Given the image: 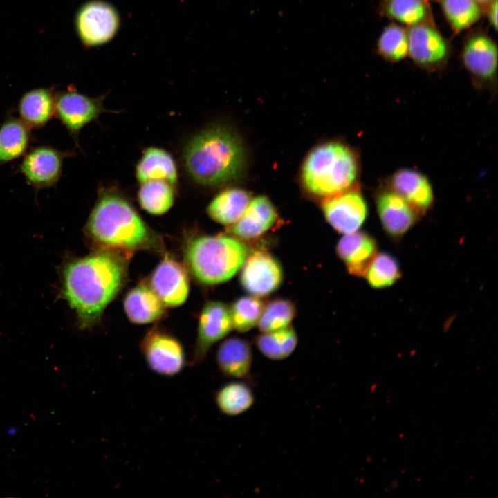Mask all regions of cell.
<instances>
[{
	"label": "cell",
	"instance_id": "27",
	"mask_svg": "<svg viewBox=\"0 0 498 498\" xmlns=\"http://www.w3.org/2000/svg\"><path fill=\"white\" fill-rule=\"evenodd\" d=\"M250 200V194L244 190L227 189L213 199L207 212L215 221L230 226L241 217Z\"/></svg>",
	"mask_w": 498,
	"mask_h": 498
},
{
	"label": "cell",
	"instance_id": "30",
	"mask_svg": "<svg viewBox=\"0 0 498 498\" xmlns=\"http://www.w3.org/2000/svg\"><path fill=\"white\" fill-rule=\"evenodd\" d=\"M172 186L160 180L142 183L138 194L142 208L154 215H161L167 212L174 200Z\"/></svg>",
	"mask_w": 498,
	"mask_h": 498
},
{
	"label": "cell",
	"instance_id": "1",
	"mask_svg": "<svg viewBox=\"0 0 498 498\" xmlns=\"http://www.w3.org/2000/svg\"><path fill=\"white\" fill-rule=\"evenodd\" d=\"M125 275L122 257L107 250L67 264L63 274L64 294L82 328L99 320L123 286Z\"/></svg>",
	"mask_w": 498,
	"mask_h": 498
},
{
	"label": "cell",
	"instance_id": "8",
	"mask_svg": "<svg viewBox=\"0 0 498 498\" xmlns=\"http://www.w3.org/2000/svg\"><path fill=\"white\" fill-rule=\"evenodd\" d=\"M407 32L408 55L416 66L427 72L441 71L446 67L452 47L435 23L407 27Z\"/></svg>",
	"mask_w": 498,
	"mask_h": 498
},
{
	"label": "cell",
	"instance_id": "12",
	"mask_svg": "<svg viewBox=\"0 0 498 498\" xmlns=\"http://www.w3.org/2000/svg\"><path fill=\"white\" fill-rule=\"evenodd\" d=\"M141 351L151 370L163 376L179 374L185 365L180 342L157 329L150 330L141 342Z\"/></svg>",
	"mask_w": 498,
	"mask_h": 498
},
{
	"label": "cell",
	"instance_id": "17",
	"mask_svg": "<svg viewBox=\"0 0 498 498\" xmlns=\"http://www.w3.org/2000/svg\"><path fill=\"white\" fill-rule=\"evenodd\" d=\"M386 186L404 199L420 215L425 214L433 204L432 185L425 175L416 169L397 170L388 178Z\"/></svg>",
	"mask_w": 498,
	"mask_h": 498
},
{
	"label": "cell",
	"instance_id": "25",
	"mask_svg": "<svg viewBox=\"0 0 498 498\" xmlns=\"http://www.w3.org/2000/svg\"><path fill=\"white\" fill-rule=\"evenodd\" d=\"M381 15L407 27L434 23L431 8L426 0H381Z\"/></svg>",
	"mask_w": 498,
	"mask_h": 498
},
{
	"label": "cell",
	"instance_id": "7",
	"mask_svg": "<svg viewBox=\"0 0 498 498\" xmlns=\"http://www.w3.org/2000/svg\"><path fill=\"white\" fill-rule=\"evenodd\" d=\"M121 19L116 8L103 0H89L77 10L75 26L82 44L96 47L111 42L118 33Z\"/></svg>",
	"mask_w": 498,
	"mask_h": 498
},
{
	"label": "cell",
	"instance_id": "20",
	"mask_svg": "<svg viewBox=\"0 0 498 498\" xmlns=\"http://www.w3.org/2000/svg\"><path fill=\"white\" fill-rule=\"evenodd\" d=\"M336 250L351 275L364 277L377 255V243L369 234L356 231L345 234L338 241Z\"/></svg>",
	"mask_w": 498,
	"mask_h": 498
},
{
	"label": "cell",
	"instance_id": "33",
	"mask_svg": "<svg viewBox=\"0 0 498 498\" xmlns=\"http://www.w3.org/2000/svg\"><path fill=\"white\" fill-rule=\"evenodd\" d=\"M264 302L255 295L244 296L234 302L230 309L233 329L246 332L257 325Z\"/></svg>",
	"mask_w": 498,
	"mask_h": 498
},
{
	"label": "cell",
	"instance_id": "9",
	"mask_svg": "<svg viewBox=\"0 0 498 498\" xmlns=\"http://www.w3.org/2000/svg\"><path fill=\"white\" fill-rule=\"evenodd\" d=\"M72 151H63L48 145L31 147L22 157L18 170L35 190L54 187L59 181L64 160Z\"/></svg>",
	"mask_w": 498,
	"mask_h": 498
},
{
	"label": "cell",
	"instance_id": "37",
	"mask_svg": "<svg viewBox=\"0 0 498 498\" xmlns=\"http://www.w3.org/2000/svg\"><path fill=\"white\" fill-rule=\"evenodd\" d=\"M426 1H430V0H426Z\"/></svg>",
	"mask_w": 498,
	"mask_h": 498
},
{
	"label": "cell",
	"instance_id": "23",
	"mask_svg": "<svg viewBox=\"0 0 498 498\" xmlns=\"http://www.w3.org/2000/svg\"><path fill=\"white\" fill-rule=\"evenodd\" d=\"M124 311L136 324H147L159 320L164 314V304L151 287L140 284L127 295Z\"/></svg>",
	"mask_w": 498,
	"mask_h": 498
},
{
	"label": "cell",
	"instance_id": "24",
	"mask_svg": "<svg viewBox=\"0 0 498 498\" xmlns=\"http://www.w3.org/2000/svg\"><path fill=\"white\" fill-rule=\"evenodd\" d=\"M138 181L142 183L152 180L176 184L178 172L174 160L167 151L158 147L146 149L136 169Z\"/></svg>",
	"mask_w": 498,
	"mask_h": 498
},
{
	"label": "cell",
	"instance_id": "13",
	"mask_svg": "<svg viewBox=\"0 0 498 498\" xmlns=\"http://www.w3.org/2000/svg\"><path fill=\"white\" fill-rule=\"evenodd\" d=\"M233 329L230 308L220 302L207 303L200 314L192 365L201 363L210 349Z\"/></svg>",
	"mask_w": 498,
	"mask_h": 498
},
{
	"label": "cell",
	"instance_id": "34",
	"mask_svg": "<svg viewBox=\"0 0 498 498\" xmlns=\"http://www.w3.org/2000/svg\"><path fill=\"white\" fill-rule=\"evenodd\" d=\"M294 304L289 300L277 299L263 309L257 326L261 333L282 329L289 326L295 315Z\"/></svg>",
	"mask_w": 498,
	"mask_h": 498
},
{
	"label": "cell",
	"instance_id": "35",
	"mask_svg": "<svg viewBox=\"0 0 498 498\" xmlns=\"http://www.w3.org/2000/svg\"><path fill=\"white\" fill-rule=\"evenodd\" d=\"M483 17H486L490 26L497 30V0H492L483 7Z\"/></svg>",
	"mask_w": 498,
	"mask_h": 498
},
{
	"label": "cell",
	"instance_id": "19",
	"mask_svg": "<svg viewBox=\"0 0 498 498\" xmlns=\"http://www.w3.org/2000/svg\"><path fill=\"white\" fill-rule=\"evenodd\" d=\"M216 362L225 377L247 382L252 378V347L243 338L232 337L223 341L216 353Z\"/></svg>",
	"mask_w": 498,
	"mask_h": 498
},
{
	"label": "cell",
	"instance_id": "28",
	"mask_svg": "<svg viewBox=\"0 0 498 498\" xmlns=\"http://www.w3.org/2000/svg\"><path fill=\"white\" fill-rule=\"evenodd\" d=\"M443 12L453 33L470 29L483 17V8L474 0H434Z\"/></svg>",
	"mask_w": 498,
	"mask_h": 498
},
{
	"label": "cell",
	"instance_id": "18",
	"mask_svg": "<svg viewBox=\"0 0 498 498\" xmlns=\"http://www.w3.org/2000/svg\"><path fill=\"white\" fill-rule=\"evenodd\" d=\"M277 213L271 201L264 196L250 200L241 217L228 231L239 239L257 238L268 231L276 223Z\"/></svg>",
	"mask_w": 498,
	"mask_h": 498
},
{
	"label": "cell",
	"instance_id": "2",
	"mask_svg": "<svg viewBox=\"0 0 498 498\" xmlns=\"http://www.w3.org/2000/svg\"><path fill=\"white\" fill-rule=\"evenodd\" d=\"M246 151L238 134L223 126L203 129L185 147L188 174L205 186L224 184L240 177L246 167Z\"/></svg>",
	"mask_w": 498,
	"mask_h": 498
},
{
	"label": "cell",
	"instance_id": "29",
	"mask_svg": "<svg viewBox=\"0 0 498 498\" xmlns=\"http://www.w3.org/2000/svg\"><path fill=\"white\" fill-rule=\"evenodd\" d=\"M297 342V333L291 326L262 333L255 340L259 351L272 360H281L290 356Z\"/></svg>",
	"mask_w": 498,
	"mask_h": 498
},
{
	"label": "cell",
	"instance_id": "10",
	"mask_svg": "<svg viewBox=\"0 0 498 498\" xmlns=\"http://www.w3.org/2000/svg\"><path fill=\"white\" fill-rule=\"evenodd\" d=\"M103 100L104 96L89 97L73 88L55 92V116L77 145L81 130L106 111Z\"/></svg>",
	"mask_w": 498,
	"mask_h": 498
},
{
	"label": "cell",
	"instance_id": "22",
	"mask_svg": "<svg viewBox=\"0 0 498 498\" xmlns=\"http://www.w3.org/2000/svg\"><path fill=\"white\" fill-rule=\"evenodd\" d=\"M31 140V129L19 117L7 116L0 125V167L23 157Z\"/></svg>",
	"mask_w": 498,
	"mask_h": 498
},
{
	"label": "cell",
	"instance_id": "11",
	"mask_svg": "<svg viewBox=\"0 0 498 498\" xmlns=\"http://www.w3.org/2000/svg\"><path fill=\"white\" fill-rule=\"evenodd\" d=\"M322 208L329 223L344 234L357 231L368 213L365 199L360 190L353 186L326 197Z\"/></svg>",
	"mask_w": 498,
	"mask_h": 498
},
{
	"label": "cell",
	"instance_id": "4",
	"mask_svg": "<svg viewBox=\"0 0 498 498\" xmlns=\"http://www.w3.org/2000/svg\"><path fill=\"white\" fill-rule=\"evenodd\" d=\"M358 172L354 151L342 142H330L317 146L306 156L302 181L311 194L328 197L353 187Z\"/></svg>",
	"mask_w": 498,
	"mask_h": 498
},
{
	"label": "cell",
	"instance_id": "15",
	"mask_svg": "<svg viewBox=\"0 0 498 498\" xmlns=\"http://www.w3.org/2000/svg\"><path fill=\"white\" fill-rule=\"evenodd\" d=\"M376 206L383 230L394 239L403 237L420 216L404 199L387 186L377 192Z\"/></svg>",
	"mask_w": 498,
	"mask_h": 498
},
{
	"label": "cell",
	"instance_id": "6",
	"mask_svg": "<svg viewBox=\"0 0 498 498\" xmlns=\"http://www.w3.org/2000/svg\"><path fill=\"white\" fill-rule=\"evenodd\" d=\"M497 45L483 27L470 30L463 40L460 60L477 89L495 93Z\"/></svg>",
	"mask_w": 498,
	"mask_h": 498
},
{
	"label": "cell",
	"instance_id": "16",
	"mask_svg": "<svg viewBox=\"0 0 498 498\" xmlns=\"http://www.w3.org/2000/svg\"><path fill=\"white\" fill-rule=\"evenodd\" d=\"M151 288L164 305L179 306L189 293L187 272L179 262L165 257L151 275Z\"/></svg>",
	"mask_w": 498,
	"mask_h": 498
},
{
	"label": "cell",
	"instance_id": "14",
	"mask_svg": "<svg viewBox=\"0 0 498 498\" xmlns=\"http://www.w3.org/2000/svg\"><path fill=\"white\" fill-rule=\"evenodd\" d=\"M241 268V283L252 295H269L277 290L282 282L279 263L266 251L257 250L248 256Z\"/></svg>",
	"mask_w": 498,
	"mask_h": 498
},
{
	"label": "cell",
	"instance_id": "32",
	"mask_svg": "<svg viewBox=\"0 0 498 498\" xmlns=\"http://www.w3.org/2000/svg\"><path fill=\"white\" fill-rule=\"evenodd\" d=\"M401 276L398 260L387 252L377 253L365 276L374 288H383L392 286Z\"/></svg>",
	"mask_w": 498,
	"mask_h": 498
},
{
	"label": "cell",
	"instance_id": "3",
	"mask_svg": "<svg viewBox=\"0 0 498 498\" xmlns=\"http://www.w3.org/2000/svg\"><path fill=\"white\" fill-rule=\"evenodd\" d=\"M89 238L104 250L131 255L149 246L150 229L136 210L121 194L102 191L86 225Z\"/></svg>",
	"mask_w": 498,
	"mask_h": 498
},
{
	"label": "cell",
	"instance_id": "5",
	"mask_svg": "<svg viewBox=\"0 0 498 498\" xmlns=\"http://www.w3.org/2000/svg\"><path fill=\"white\" fill-rule=\"evenodd\" d=\"M249 255L240 239L226 234L201 236L191 240L185 249L186 264L199 282L207 285L230 279Z\"/></svg>",
	"mask_w": 498,
	"mask_h": 498
},
{
	"label": "cell",
	"instance_id": "26",
	"mask_svg": "<svg viewBox=\"0 0 498 498\" xmlns=\"http://www.w3.org/2000/svg\"><path fill=\"white\" fill-rule=\"evenodd\" d=\"M214 400L221 413L232 417L248 411L253 406L255 397L247 381L234 380L216 391Z\"/></svg>",
	"mask_w": 498,
	"mask_h": 498
},
{
	"label": "cell",
	"instance_id": "36",
	"mask_svg": "<svg viewBox=\"0 0 498 498\" xmlns=\"http://www.w3.org/2000/svg\"><path fill=\"white\" fill-rule=\"evenodd\" d=\"M476 2H477L479 5L482 6V8L492 1V0H474Z\"/></svg>",
	"mask_w": 498,
	"mask_h": 498
},
{
	"label": "cell",
	"instance_id": "31",
	"mask_svg": "<svg viewBox=\"0 0 498 498\" xmlns=\"http://www.w3.org/2000/svg\"><path fill=\"white\" fill-rule=\"evenodd\" d=\"M407 28L396 23L384 28L377 41L376 52L384 60L396 63L408 55Z\"/></svg>",
	"mask_w": 498,
	"mask_h": 498
},
{
	"label": "cell",
	"instance_id": "21",
	"mask_svg": "<svg viewBox=\"0 0 498 498\" xmlns=\"http://www.w3.org/2000/svg\"><path fill=\"white\" fill-rule=\"evenodd\" d=\"M19 118L31 129L44 127L55 112V92L52 88L31 89L17 104Z\"/></svg>",
	"mask_w": 498,
	"mask_h": 498
}]
</instances>
